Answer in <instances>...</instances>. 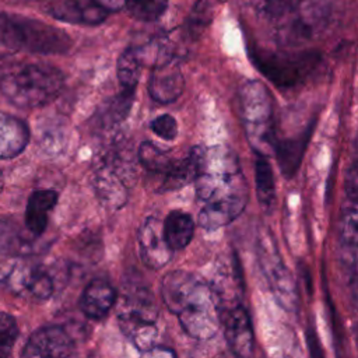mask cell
I'll return each instance as SVG.
<instances>
[{
  "label": "cell",
  "mask_w": 358,
  "mask_h": 358,
  "mask_svg": "<svg viewBox=\"0 0 358 358\" xmlns=\"http://www.w3.org/2000/svg\"><path fill=\"white\" fill-rule=\"evenodd\" d=\"M193 182L197 199L203 201L199 224L208 231L232 222L248 203V183L238 157L225 145L204 147Z\"/></svg>",
  "instance_id": "cell-1"
},
{
  "label": "cell",
  "mask_w": 358,
  "mask_h": 358,
  "mask_svg": "<svg viewBox=\"0 0 358 358\" xmlns=\"http://www.w3.org/2000/svg\"><path fill=\"white\" fill-rule=\"evenodd\" d=\"M161 296L190 337L208 340L220 330V301L211 285L194 274L185 270L165 274Z\"/></svg>",
  "instance_id": "cell-2"
},
{
  "label": "cell",
  "mask_w": 358,
  "mask_h": 358,
  "mask_svg": "<svg viewBox=\"0 0 358 358\" xmlns=\"http://www.w3.org/2000/svg\"><path fill=\"white\" fill-rule=\"evenodd\" d=\"M69 278L62 262L31 256H7L0 260V287L25 301L42 302L59 291Z\"/></svg>",
  "instance_id": "cell-3"
},
{
  "label": "cell",
  "mask_w": 358,
  "mask_h": 358,
  "mask_svg": "<svg viewBox=\"0 0 358 358\" xmlns=\"http://www.w3.org/2000/svg\"><path fill=\"white\" fill-rule=\"evenodd\" d=\"M64 85L63 73L50 64H14L0 76V92L14 106L41 108L59 96Z\"/></svg>",
  "instance_id": "cell-4"
},
{
  "label": "cell",
  "mask_w": 358,
  "mask_h": 358,
  "mask_svg": "<svg viewBox=\"0 0 358 358\" xmlns=\"http://www.w3.org/2000/svg\"><path fill=\"white\" fill-rule=\"evenodd\" d=\"M238 102L249 144L255 152L267 157L277 141L271 94L262 81L249 80L239 90Z\"/></svg>",
  "instance_id": "cell-5"
},
{
  "label": "cell",
  "mask_w": 358,
  "mask_h": 358,
  "mask_svg": "<svg viewBox=\"0 0 358 358\" xmlns=\"http://www.w3.org/2000/svg\"><path fill=\"white\" fill-rule=\"evenodd\" d=\"M158 308L148 287L137 282L124 285L117 319L123 334L141 352L155 345Z\"/></svg>",
  "instance_id": "cell-6"
},
{
  "label": "cell",
  "mask_w": 358,
  "mask_h": 358,
  "mask_svg": "<svg viewBox=\"0 0 358 358\" xmlns=\"http://www.w3.org/2000/svg\"><path fill=\"white\" fill-rule=\"evenodd\" d=\"M256 256L277 302L285 310L296 312L299 299L295 281L282 262L271 231L267 228L259 229L256 238Z\"/></svg>",
  "instance_id": "cell-7"
},
{
  "label": "cell",
  "mask_w": 358,
  "mask_h": 358,
  "mask_svg": "<svg viewBox=\"0 0 358 358\" xmlns=\"http://www.w3.org/2000/svg\"><path fill=\"white\" fill-rule=\"evenodd\" d=\"M133 164L126 151L109 147L95 162L94 186L99 200L109 208H119L127 200L129 180L133 176Z\"/></svg>",
  "instance_id": "cell-8"
},
{
  "label": "cell",
  "mask_w": 358,
  "mask_h": 358,
  "mask_svg": "<svg viewBox=\"0 0 358 358\" xmlns=\"http://www.w3.org/2000/svg\"><path fill=\"white\" fill-rule=\"evenodd\" d=\"M257 69L277 87L301 85L316 70L320 57L313 52L305 53H262L256 52Z\"/></svg>",
  "instance_id": "cell-9"
},
{
  "label": "cell",
  "mask_w": 358,
  "mask_h": 358,
  "mask_svg": "<svg viewBox=\"0 0 358 358\" xmlns=\"http://www.w3.org/2000/svg\"><path fill=\"white\" fill-rule=\"evenodd\" d=\"M15 20L21 32L22 49L36 53H66L70 49V36L62 29L21 15H15Z\"/></svg>",
  "instance_id": "cell-10"
},
{
  "label": "cell",
  "mask_w": 358,
  "mask_h": 358,
  "mask_svg": "<svg viewBox=\"0 0 358 358\" xmlns=\"http://www.w3.org/2000/svg\"><path fill=\"white\" fill-rule=\"evenodd\" d=\"M347 200L343 206L340 225V246L341 262L351 275L355 278L357 263V168L352 164L347 176Z\"/></svg>",
  "instance_id": "cell-11"
},
{
  "label": "cell",
  "mask_w": 358,
  "mask_h": 358,
  "mask_svg": "<svg viewBox=\"0 0 358 358\" xmlns=\"http://www.w3.org/2000/svg\"><path fill=\"white\" fill-rule=\"evenodd\" d=\"M220 327L231 351L239 357H248L253 351V330L249 315L242 303L228 305L220 309Z\"/></svg>",
  "instance_id": "cell-12"
},
{
  "label": "cell",
  "mask_w": 358,
  "mask_h": 358,
  "mask_svg": "<svg viewBox=\"0 0 358 358\" xmlns=\"http://www.w3.org/2000/svg\"><path fill=\"white\" fill-rule=\"evenodd\" d=\"M140 257L150 268H162L172 259V249L164 236L162 222L157 217H148L143 221L137 232Z\"/></svg>",
  "instance_id": "cell-13"
},
{
  "label": "cell",
  "mask_w": 358,
  "mask_h": 358,
  "mask_svg": "<svg viewBox=\"0 0 358 358\" xmlns=\"http://www.w3.org/2000/svg\"><path fill=\"white\" fill-rule=\"evenodd\" d=\"M185 78L175 56H168L154 64L148 80L150 96L159 103H171L183 92Z\"/></svg>",
  "instance_id": "cell-14"
},
{
  "label": "cell",
  "mask_w": 358,
  "mask_h": 358,
  "mask_svg": "<svg viewBox=\"0 0 358 358\" xmlns=\"http://www.w3.org/2000/svg\"><path fill=\"white\" fill-rule=\"evenodd\" d=\"M74 350V340L70 333L57 324L45 326L32 333L21 355L22 357H67Z\"/></svg>",
  "instance_id": "cell-15"
},
{
  "label": "cell",
  "mask_w": 358,
  "mask_h": 358,
  "mask_svg": "<svg viewBox=\"0 0 358 358\" xmlns=\"http://www.w3.org/2000/svg\"><path fill=\"white\" fill-rule=\"evenodd\" d=\"M38 238L17 221L0 217V253L6 256H34L41 250Z\"/></svg>",
  "instance_id": "cell-16"
},
{
  "label": "cell",
  "mask_w": 358,
  "mask_h": 358,
  "mask_svg": "<svg viewBox=\"0 0 358 358\" xmlns=\"http://www.w3.org/2000/svg\"><path fill=\"white\" fill-rule=\"evenodd\" d=\"M48 13L64 22L98 24L105 18L108 11L91 0H53L48 6Z\"/></svg>",
  "instance_id": "cell-17"
},
{
  "label": "cell",
  "mask_w": 358,
  "mask_h": 358,
  "mask_svg": "<svg viewBox=\"0 0 358 358\" xmlns=\"http://www.w3.org/2000/svg\"><path fill=\"white\" fill-rule=\"evenodd\" d=\"M313 127H315V120H312L308 124V127L298 136L285 138L281 141H275L273 152H275L277 162H278L281 172L285 178L294 176L295 172L298 171V168L302 162L305 150L308 147V143L310 140Z\"/></svg>",
  "instance_id": "cell-18"
},
{
  "label": "cell",
  "mask_w": 358,
  "mask_h": 358,
  "mask_svg": "<svg viewBox=\"0 0 358 358\" xmlns=\"http://www.w3.org/2000/svg\"><path fill=\"white\" fill-rule=\"evenodd\" d=\"M115 301V288L106 280L95 278L83 291L80 309L90 319H101L110 310Z\"/></svg>",
  "instance_id": "cell-19"
},
{
  "label": "cell",
  "mask_w": 358,
  "mask_h": 358,
  "mask_svg": "<svg viewBox=\"0 0 358 358\" xmlns=\"http://www.w3.org/2000/svg\"><path fill=\"white\" fill-rule=\"evenodd\" d=\"M57 203V193L52 189L34 190L25 208V228L35 236H42L49 220V213Z\"/></svg>",
  "instance_id": "cell-20"
},
{
  "label": "cell",
  "mask_w": 358,
  "mask_h": 358,
  "mask_svg": "<svg viewBox=\"0 0 358 358\" xmlns=\"http://www.w3.org/2000/svg\"><path fill=\"white\" fill-rule=\"evenodd\" d=\"M28 140L27 124L15 116L0 112V159H10L21 154Z\"/></svg>",
  "instance_id": "cell-21"
},
{
  "label": "cell",
  "mask_w": 358,
  "mask_h": 358,
  "mask_svg": "<svg viewBox=\"0 0 358 358\" xmlns=\"http://www.w3.org/2000/svg\"><path fill=\"white\" fill-rule=\"evenodd\" d=\"M162 229L169 248L172 250H179L186 248L192 241L194 224L187 213L173 210L162 222Z\"/></svg>",
  "instance_id": "cell-22"
},
{
  "label": "cell",
  "mask_w": 358,
  "mask_h": 358,
  "mask_svg": "<svg viewBox=\"0 0 358 358\" xmlns=\"http://www.w3.org/2000/svg\"><path fill=\"white\" fill-rule=\"evenodd\" d=\"M133 96L134 91L122 90L120 94L108 99L95 115L96 126L101 129H109L113 124L124 120L133 105Z\"/></svg>",
  "instance_id": "cell-23"
},
{
  "label": "cell",
  "mask_w": 358,
  "mask_h": 358,
  "mask_svg": "<svg viewBox=\"0 0 358 358\" xmlns=\"http://www.w3.org/2000/svg\"><path fill=\"white\" fill-rule=\"evenodd\" d=\"M255 182H256V194L260 206L266 211H270L275 201L274 173L267 157L257 152L255 158Z\"/></svg>",
  "instance_id": "cell-24"
},
{
  "label": "cell",
  "mask_w": 358,
  "mask_h": 358,
  "mask_svg": "<svg viewBox=\"0 0 358 358\" xmlns=\"http://www.w3.org/2000/svg\"><path fill=\"white\" fill-rule=\"evenodd\" d=\"M144 62L138 48L126 49L117 60V78L122 90L136 91Z\"/></svg>",
  "instance_id": "cell-25"
},
{
  "label": "cell",
  "mask_w": 358,
  "mask_h": 358,
  "mask_svg": "<svg viewBox=\"0 0 358 358\" xmlns=\"http://www.w3.org/2000/svg\"><path fill=\"white\" fill-rule=\"evenodd\" d=\"M137 155H138V161L143 165V168L154 179H159V176L164 173V171L168 166L173 154L158 148L151 141H143L138 147Z\"/></svg>",
  "instance_id": "cell-26"
},
{
  "label": "cell",
  "mask_w": 358,
  "mask_h": 358,
  "mask_svg": "<svg viewBox=\"0 0 358 358\" xmlns=\"http://www.w3.org/2000/svg\"><path fill=\"white\" fill-rule=\"evenodd\" d=\"M249 3L257 13L273 20L275 24H280L299 10L306 0H249Z\"/></svg>",
  "instance_id": "cell-27"
},
{
  "label": "cell",
  "mask_w": 358,
  "mask_h": 358,
  "mask_svg": "<svg viewBox=\"0 0 358 358\" xmlns=\"http://www.w3.org/2000/svg\"><path fill=\"white\" fill-rule=\"evenodd\" d=\"M21 49L22 41L15 15L0 13V57L11 56Z\"/></svg>",
  "instance_id": "cell-28"
},
{
  "label": "cell",
  "mask_w": 358,
  "mask_h": 358,
  "mask_svg": "<svg viewBox=\"0 0 358 358\" xmlns=\"http://www.w3.org/2000/svg\"><path fill=\"white\" fill-rule=\"evenodd\" d=\"M126 7L137 20L155 21L165 13L168 0H130Z\"/></svg>",
  "instance_id": "cell-29"
},
{
  "label": "cell",
  "mask_w": 358,
  "mask_h": 358,
  "mask_svg": "<svg viewBox=\"0 0 358 358\" xmlns=\"http://www.w3.org/2000/svg\"><path fill=\"white\" fill-rule=\"evenodd\" d=\"M18 337V327L15 319L6 313H0V358L11 354V350Z\"/></svg>",
  "instance_id": "cell-30"
},
{
  "label": "cell",
  "mask_w": 358,
  "mask_h": 358,
  "mask_svg": "<svg viewBox=\"0 0 358 358\" xmlns=\"http://www.w3.org/2000/svg\"><path fill=\"white\" fill-rule=\"evenodd\" d=\"M150 127L158 137L164 140H173L178 136V123L171 115H161L155 117Z\"/></svg>",
  "instance_id": "cell-31"
},
{
  "label": "cell",
  "mask_w": 358,
  "mask_h": 358,
  "mask_svg": "<svg viewBox=\"0 0 358 358\" xmlns=\"http://www.w3.org/2000/svg\"><path fill=\"white\" fill-rule=\"evenodd\" d=\"M105 11H117L127 6L130 0H91Z\"/></svg>",
  "instance_id": "cell-32"
},
{
  "label": "cell",
  "mask_w": 358,
  "mask_h": 358,
  "mask_svg": "<svg viewBox=\"0 0 358 358\" xmlns=\"http://www.w3.org/2000/svg\"><path fill=\"white\" fill-rule=\"evenodd\" d=\"M144 355H155V357H159V355H165V357H168V355H175V352L172 351V350H169L168 347H151L148 351H145V352H143Z\"/></svg>",
  "instance_id": "cell-33"
},
{
  "label": "cell",
  "mask_w": 358,
  "mask_h": 358,
  "mask_svg": "<svg viewBox=\"0 0 358 358\" xmlns=\"http://www.w3.org/2000/svg\"><path fill=\"white\" fill-rule=\"evenodd\" d=\"M3 186H4V180H3V173H1V171H0V193H1V190H3Z\"/></svg>",
  "instance_id": "cell-34"
}]
</instances>
